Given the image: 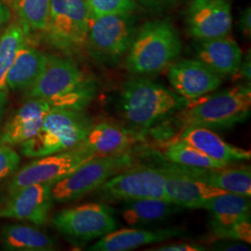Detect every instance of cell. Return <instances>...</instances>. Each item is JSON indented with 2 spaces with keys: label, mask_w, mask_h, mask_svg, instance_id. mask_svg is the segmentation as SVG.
<instances>
[{
  "label": "cell",
  "mask_w": 251,
  "mask_h": 251,
  "mask_svg": "<svg viewBox=\"0 0 251 251\" xmlns=\"http://www.w3.org/2000/svg\"><path fill=\"white\" fill-rule=\"evenodd\" d=\"M189 102L159 83L136 77L123 84L117 108L130 129L146 135L152 126L174 116Z\"/></svg>",
  "instance_id": "cell-1"
},
{
  "label": "cell",
  "mask_w": 251,
  "mask_h": 251,
  "mask_svg": "<svg viewBox=\"0 0 251 251\" xmlns=\"http://www.w3.org/2000/svg\"><path fill=\"white\" fill-rule=\"evenodd\" d=\"M251 110V83H246L190 100L174 120L180 131L190 126L224 129L245 121Z\"/></svg>",
  "instance_id": "cell-2"
},
{
  "label": "cell",
  "mask_w": 251,
  "mask_h": 251,
  "mask_svg": "<svg viewBox=\"0 0 251 251\" xmlns=\"http://www.w3.org/2000/svg\"><path fill=\"white\" fill-rule=\"evenodd\" d=\"M181 50L179 33L170 21H151L135 33L126 56V67L138 75L157 74L174 63Z\"/></svg>",
  "instance_id": "cell-3"
},
{
  "label": "cell",
  "mask_w": 251,
  "mask_h": 251,
  "mask_svg": "<svg viewBox=\"0 0 251 251\" xmlns=\"http://www.w3.org/2000/svg\"><path fill=\"white\" fill-rule=\"evenodd\" d=\"M93 125L83 110L56 108L46 116L37 133L22 144L21 152L37 158L72 149L86 138Z\"/></svg>",
  "instance_id": "cell-4"
},
{
  "label": "cell",
  "mask_w": 251,
  "mask_h": 251,
  "mask_svg": "<svg viewBox=\"0 0 251 251\" xmlns=\"http://www.w3.org/2000/svg\"><path fill=\"white\" fill-rule=\"evenodd\" d=\"M134 164L130 152L94 156L54 183L51 196L55 202L67 203L95 192L103 182Z\"/></svg>",
  "instance_id": "cell-5"
},
{
  "label": "cell",
  "mask_w": 251,
  "mask_h": 251,
  "mask_svg": "<svg viewBox=\"0 0 251 251\" xmlns=\"http://www.w3.org/2000/svg\"><path fill=\"white\" fill-rule=\"evenodd\" d=\"M165 171L161 167L131 166L109 178L95 192L105 202L146 198L169 201L165 194Z\"/></svg>",
  "instance_id": "cell-6"
},
{
  "label": "cell",
  "mask_w": 251,
  "mask_h": 251,
  "mask_svg": "<svg viewBox=\"0 0 251 251\" xmlns=\"http://www.w3.org/2000/svg\"><path fill=\"white\" fill-rule=\"evenodd\" d=\"M58 232L74 244H86L115 231V209L106 204L89 203L63 209L52 219Z\"/></svg>",
  "instance_id": "cell-7"
},
{
  "label": "cell",
  "mask_w": 251,
  "mask_h": 251,
  "mask_svg": "<svg viewBox=\"0 0 251 251\" xmlns=\"http://www.w3.org/2000/svg\"><path fill=\"white\" fill-rule=\"evenodd\" d=\"M129 15L92 16L85 45L98 63L114 65L127 52L136 33Z\"/></svg>",
  "instance_id": "cell-8"
},
{
  "label": "cell",
  "mask_w": 251,
  "mask_h": 251,
  "mask_svg": "<svg viewBox=\"0 0 251 251\" xmlns=\"http://www.w3.org/2000/svg\"><path fill=\"white\" fill-rule=\"evenodd\" d=\"M92 14L85 0H50L45 28L56 48L73 50L86 44Z\"/></svg>",
  "instance_id": "cell-9"
},
{
  "label": "cell",
  "mask_w": 251,
  "mask_h": 251,
  "mask_svg": "<svg viewBox=\"0 0 251 251\" xmlns=\"http://www.w3.org/2000/svg\"><path fill=\"white\" fill-rule=\"evenodd\" d=\"M95 155L80 147L37 157L15 173L9 181V194L38 183H56Z\"/></svg>",
  "instance_id": "cell-10"
},
{
  "label": "cell",
  "mask_w": 251,
  "mask_h": 251,
  "mask_svg": "<svg viewBox=\"0 0 251 251\" xmlns=\"http://www.w3.org/2000/svg\"><path fill=\"white\" fill-rule=\"evenodd\" d=\"M233 17L229 0H191L186 13L189 35L197 40L227 36Z\"/></svg>",
  "instance_id": "cell-11"
},
{
  "label": "cell",
  "mask_w": 251,
  "mask_h": 251,
  "mask_svg": "<svg viewBox=\"0 0 251 251\" xmlns=\"http://www.w3.org/2000/svg\"><path fill=\"white\" fill-rule=\"evenodd\" d=\"M88 81L75 62L47 55L45 67L27 94L30 99L52 98L76 90Z\"/></svg>",
  "instance_id": "cell-12"
},
{
  "label": "cell",
  "mask_w": 251,
  "mask_h": 251,
  "mask_svg": "<svg viewBox=\"0 0 251 251\" xmlns=\"http://www.w3.org/2000/svg\"><path fill=\"white\" fill-rule=\"evenodd\" d=\"M52 183H38L18 189L9 194L0 207V218L27 221L42 226L48 222L52 206Z\"/></svg>",
  "instance_id": "cell-13"
},
{
  "label": "cell",
  "mask_w": 251,
  "mask_h": 251,
  "mask_svg": "<svg viewBox=\"0 0 251 251\" xmlns=\"http://www.w3.org/2000/svg\"><path fill=\"white\" fill-rule=\"evenodd\" d=\"M167 69V76L172 89L188 100L215 91L223 83V76L198 59L178 61L171 63Z\"/></svg>",
  "instance_id": "cell-14"
},
{
  "label": "cell",
  "mask_w": 251,
  "mask_h": 251,
  "mask_svg": "<svg viewBox=\"0 0 251 251\" xmlns=\"http://www.w3.org/2000/svg\"><path fill=\"white\" fill-rule=\"evenodd\" d=\"M161 168L166 175L165 194L171 203L179 207L204 208L209 199L227 193L222 189L180 174L172 170L168 164H163Z\"/></svg>",
  "instance_id": "cell-15"
},
{
  "label": "cell",
  "mask_w": 251,
  "mask_h": 251,
  "mask_svg": "<svg viewBox=\"0 0 251 251\" xmlns=\"http://www.w3.org/2000/svg\"><path fill=\"white\" fill-rule=\"evenodd\" d=\"M57 108L52 98L30 99L11 117L3 127L0 144H22L40 129L46 116Z\"/></svg>",
  "instance_id": "cell-16"
},
{
  "label": "cell",
  "mask_w": 251,
  "mask_h": 251,
  "mask_svg": "<svg viewBox=\"0 0 251 251\" xmlns=\"http://www.w3.org/2000/svg\"><path fill=\"white\" fill-rule=\"evenodd\" d=\"M146 135L116 123L102 121L92 126L90 132L77 146L95 156L126 152L144 141Z\"/></svg>",
  "instance_id": "cell-17"
},
{
  "label": "cell",
  "mask_w": 251,
  "mask_h": 251,
  "mask_svg": "<svg viewBox=\"0 0 251 251\" xmlns=\"http://www.w3.org/2000/svg\"><path fill=\"white\" fill-rule=\"evenodd\" d=\"M172 170L180 174L198 179L227 193H233L246 198L251 197V168L232 167L223 168H193L167 163Z\"/></svg>",
  "instance_id": "cell-18"
},
{
  "label": "cell",
  "mask_w": 251,
  "mask_h": 251,
  "mask_svg": "<svg viewBox=\"0 0 251 251\" xmlns=\"http://www.w3.org/2000/svg\"><path fill=\"white\" fill-rule=\"evenodd\" d=\"M186 232L181 228L159 229H120L103 235L99 241L90 246V251H127L153 243L163 242L169 239L181 237Z\"/></svg>",
  "instance_id": "cell-19"
},
{
  "label": "cell",
  "mask_w": 251,
  "mask_h": 251,
  "mask_svg": "<svg viewBox=\"0 0 251 251\" xmlns=\"http://www.w3.org/2000/svg\"><path fill=\"white\" fill-rule=\"evenodd\" d=\"M171 140H179L190 144L217 161L232 164L233 162L248 161L251 158V151L226 143L206 127H186L179 132V136Z\"/></svg>",
  "instance_id": "cell-20"
},
{
  "label": "cell",
  "mask_w": 251,
  "mask_h": 251,
  "mask_svg": "<svg viewBox=\"0 0 251 251\" xmlns=\"http://www.w3.org/2000/svg\"><path fill=\"white\" fill-rule=\"evenodd\" d=\"M195 50L198 60L221 76L234 75L243 60L241 48L228 36L198 40Z\"/></svg>",
  "instance_id": "cell-21"
},
{
  "label": "cell",
  "mask_w": 251,
  "mask_h": 251,
  "mask_svg": "<svg viewBox=\"0 0 251 251\" xmlns=\"http://www.w3.org/2000/svg\"><path fill=\"white\" fill-rule=\"evenodd\" d=\"M251 206L250 198L225 193L209 199L204 209L210 215V227H225L251 220Z\"/></svg>",
  "instance_id": "cell-22"
},
{
  "label": "cell",
  "mask_w": 251,
  "mask_h": 251,
  "mask_svg": "<svg viewBox=\"0 0 251 251\" xmlns=\"http://www.w3.org/2000/svg\"><path fill=\"white\" fill-rule=\"evenodd\" d=\"M47 63V55L32 47L23 46L7 75V88L29 89L41 75Z\"/></svg>",
  "instance_id": "cell-23"
},
{
  "label": "cell",
  "mask_w": 251,
  "mask_h": 251,
  "mask_svg": "<svg viewBox=\"0 0 251 251\" xmlns=\"http://www.w3.org/2000/svg\"><path fill=\"white\" fill-rule=\"evenodd\" d=\"M179 206L157 198H146L126 202L123 220L131 226H144L160 223L172 215Z\"/></svg>",
  "instance_id": "cell-24"
},
{
  "label": "cell",
  "mask_w": 251,
  "mask_h": 251,
  "mask_svg": "<svg viewBox=\"0 0 251 251\" xmlns=\"http://www.w3.org/2000/svg\"><path fill=\"white\" fill-rule=\"evenodd\" d=\"M5 250L12 251H52L55 242L48 234L31 226L7 225L1 233Z\"/></svg>",
  "instance_id": "cell-25"
},
{
  "label": "cell",
  "mask_w": 251,
  "mask_h": 251,
  "mask_svg": "<svg viewBox=\"0 0 251 251\" xmlns=\"http://www.w3.org/2000/svg\"><path fill=\"white\" fill-rule=\"evenodd\" d=\"M162 156L170 163L193 168H223L232 165L214 160L192 145L179 140H171L166 144Z\"/></svg>",
  "instance_id": "cell-26"
},
{
  "label": "cell",
  "mask_w": 251,
  "mask_h": 251,
  "mask_svg": "<svg viewBox=\"0 0 251 251\" xmlns=\"http://www.w3.org/2000/svg\"><path fill=\"white\" fill-rule=\"evenodd\" d=\"M15 9L25 35L30 32L45 31L50 0H13Z\"/></svg>",
  "instance_id": "cell-27"
},
{
  "label": "cell",
  "mask_w": 251,
  "mask_h": 251,
  "mask_svg": "<svg viewBox=\"0 0 251 251\" xmlns=\"http://www.w3.org/2000/svg\"><path fill=\"white\" fill-rule=\"evenodd\" d=\"M25 37V31L17 25H10L0 37V90L7 88L8 73L24 46Z\"/></svg>",
  "instance_id": "cell-28"
},
{
  "label": "cell",
  "mask_w": 251,
  "mask_h": 251,
  "mask_svg": "<svg viewBox=\"0 0 251 251\" xmlns=\"http://www.w3.org/2000/svg\"><path fill=\"white\" fill-rule=\"evenodd\" d=\"M93 17L130 14L135 8L133 0H85Z\"/></svg>",
  "instance_id": "cell-29"
},
{
  "label": "cell",
  "mask_w": 251,
  "mask_h": 251,
  "mask_svg": "<svg viewBox=\"0 0 251 251\" xmlns=\"http://www.w3.org/2000/svg\"><path fill=\"white\" fill-rule=\"evenodd\" d=\"M211 233L218 239L251 242V220H245L230 226L210 227Z\"/></svg>",
  "instance_id": "cell-30"
},
{
  "label": "cell",
  "mask_w": 251,
  "mask_h": 251,
  "mask_svg": "<svg viewBox=\"0 0 251 251\" xmlns=\"http://www.w3.org/2000/svg\"><path fill=\"white\" fill-rule=\"evenodd\" d=\"M21 157L10 145L0 144V180L18 169Z\"/></svg>",
  "instance_id": "cell-31"
},
{
  "label": "cell",
  "mask_w": 251,
  "mask_h": 251,
  "mask_svg": "<svg viewBox=\"0 0 251 251\" xmlns=\"http://www.w3.org/2000/svg\"><path fill=\"white\" fill-rule=\"evenodd\" d=\"M206 249L198 243H173V244H168L165 246L158 247L156 249H152L149 251H204Z\"/></svg>",
  "instance_id": "cell-32"
},
{
  "label": "cell",
  "mask_w": 251,
  "mask_h": 251,
  "mask_svg": "<svg viewBox=\"0 0 251 251\" xmlns=\"http://www.w3.org/2000/svg\"><path fill=\"white\" fill-rule=\"evenodd\" d=\"M213 250L219 251H249V247L242 243L233 242V240L221 239L220 242L213 245Z\"/></svg>",
  "instance_id": "cell-33"
},
{
  "label": "cell",
  "mask_w": 251,
  "mask_h": 251,
  "mask_svg": "<svg viewBox=\"0 0 251 251\" xmlns=\"http://www.w3.org/2000/svg\"><path fill=\"white\" fill-rule=\"evenodd\" d=\"M239 29L247 37H251V9L250 7L246 8L240 13L238 21Z\"/></svg>",
  "instance_id": "cell-34"
},
{
  "label": "cell",
  "mask_w": 251,
  "mask_h": 251,
  "mask_svg": "<svg viewBox=\"0 0 251 251\" xmlns=\"http://www.w3.org/2000/svg\"><path fill=\"white\" fill-rule=\"evenodd\" d=\"M251 53H249L246 56V59L242 60L238 71L235 74L239 75L240 78H244L247 83H251Z\"/></svg>",
  "instance_id": "cell-35"
},
{
  "label": "cell",
  "mask_w": 251,
  "mask_h": 251,
  "mask_svg": "<svg viewBox=\"0 0 251 251\" xmlns=\"http://www.w3.org/2000/svg\"><path fill=\"white\" fill-rule=\"evenodd\" d=\"M7 102H8V91L6 88L4 90H0V122L4 116Z\"/></svg>",
  "instance_id": "cell-36"
},
{
  "label": "cell",
  "mask_w": 251,
  "mask_h": 251,
  "mask_svg": "<svg viewBox=\"0 0 251 251\" xmlns=\"http://www.w3.org/2000/svg\"><path fill=\"white\" fill-rule=\"evenodd\" d=\"M10 18V12L9 9L4 5L2 1H0V26L5 25Z\"/></svg>",
  "instance_id": "cell-37"
},
{
  "label": "cell",
  "mask_w": 251,
  "mask_h": 251,
  "mask_svg": "<svg viewBox=\"0 0 251 251\" xmlns=\"http://www.w3.org/2000/svg\"><path fill=\"white\" fill-rule=\"evenodd\" d=\"M148 3L155 4V5H165V4H171L177 0H145Z\"/></svg>",
  "instance_id": "cell-38"
},
{
  "label": "cell",
  "mask_w": 251,
  "mask_h": 251,
  "mask_svg": "<svg viewBox=\"0 0 251 251\" xmlns=\"http://www.w3.org/2000/svg\"><path fill=\"white\" fill-rule=\"evenodd\" d=\"M2 2L4 3V4H11L12 2H13V0H2Z\"/></svg>",
  "instance_id": "cell-39"
}]
</instances>
